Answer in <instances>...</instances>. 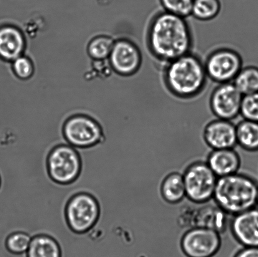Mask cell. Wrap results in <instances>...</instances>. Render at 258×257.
Segmentation results:
<instances>
[{
    "label": "cell",
    "mask_w": 258,
    "mask_h": 257,
    "mask_svg": "<svg viewBox=\"0 0 258 257\" xmlns=\"http://www.w3.org/2000/svg\"><path fill=\"white\" fill-rule=\"evenodd\" d=\"M163 78L168 92L179 99H192L206 88L207 76L204 62L191 52L164 65Z\"/></svg>",
    "instance_id": "obj_2"
},
{
    "label": "cell",
    "mask_w": 258,
    "mask_h": 257,
    "mask_svg": "<svg viewBox=\"0 0 258 257\" xmlns=\"http://www.w3.org/2000/svg\"><path fill=\"white\" fill-rule=\"evenodd\" d=\"M23 46L24 41L17 30L9 27L0 29V57L6 60L16 59Z\"/></svg>",
    "instance_id": "obj_15"
},
{
    "label": "cell",
    "mask_w": 258,
    "mask_h": 257,
    "mask_svg": "<svg viewBox=\"0 0 258 257\" xmlns=\"http://www.w3.org/2000/svg\"><path fill=\"white\" fill-rule=\"evenodd\" d=\"M240 115L245 120L258 122V92L243 96Z\"/></svg>",
    "instance_id": "obj_23"
},
{
    "label": "cell",
    "mask_w": 258,
    "mask_h": 257,
    "mask_svg": "<svg viewBox=\"0 0 258 257\" xmlns=\"http://www.w3.org/2000/svg\"><path fill=\"white\" fill-rule=\"evenodd\" d=\"M164 11L186 18L191 15L194 0H159Z\"/></svg>",
    "instance_id": "obj_22"
},
{
    "label": "cell",
    "mask_w": 258,
    "mask_h": 257,
    "mask_svg": "<svg viewBox=\"0 0 258 257\" xmlns=\"http://www.w3.org/2000/svg\"><path fill=\"white\" fill-rule=\"evenodd\" d=\"M241 158L232 148L214 150L207 160V164L217 178L237 173L241 166Z\"/></svg>",
    "instance_id": "obj_14"
},
{
    "label": "cell",
    "mask_w": 258,
    "mask_h": 257,
    "mask_svg": "<svg viewBox=\"0 0 258 257\" xmlns=\"http://www.w3.org/2000/svg\"><path fill=\"white\" fill-rule=\"evenodd\" d=\"M27 257H61L59 244L49 235H39L32 239Z\"/></svg>",
    "instance_id": "obj_16"
},
{
    "label": "cell",
    "mask_w": 258,
    "mask_h": 257,
    "mask_svg": "<svg viewBox=\"0 0 258 257\" xmlns=\"http://www.w3.org/2000/svg\"><path fill=\"white\" fill-rule=\"evenodd\" d=\"M146 43L151 55L166 64L191 52L193 35L185 18L163 10L149 22Z\"/></svg>",
    "instance_id": "obj_1"
},
{
    "label": "cell",
    "mask_w": 258,
    "mask_h": 257,
    "mask_svg": "<svg viewBox=\"0 0 258 257\" xmlns=\"http://www.w3.org/2000/svg\"><path fill=\"white\" fill-rule=\"evenodd\" d=\"M213 198L225 213L238 215L257 207L258 183L242 174L219 178Z\"/></svg>",
    "instance_id": "obj_3"
},
{
    "label": "cell",
    "mask_w": 258,
    "mask_h": 257,
    "mask_svg": "<svg viewBox=\"0 0 258 257\" xmlns=\"http://www.w3.org/2000/svg\"><path fill=\"white\" fill-rule=\"evenodd\" d=\"M235 257H258V247H244Z\"/></svg>",
    "instance_id": "obj_26"
},
{
    "label": "cell",
    "mask_w": 258,
    "mask_h": 257,
    "mask_svg": "<svg viewBox=\"0 0 258 257\" xmlns=\"http://www.w3.org/2000/svg\"><path fill=\"white\" fill-rule=\"evenodd\" d=\"M112 62L117 71L132 74L140 68L142 55L136 45L127 41L117 43L112 52Z\"/></svg>",
    "instance_id": "obj_13"
},
{
    "label": "cell",
    "mask_w": 258,
    "mask_h": 257,
    "mask_svg": "<svg viewBox=\"0 0 258 257\" xmlns=\"http://www.w3.org/2000/svg\"><path fill=\"white\" fill-rule=\"evenodd\" d=\"M2 185V180H1V177H0V187H1Z\"/></svg>",
    "instance_id": "obj_27"
},
{
    "label": "cell",
    "mask_w": 258,
    "mask_h": 257,
    "mask_svg": "<svg viewBox=\"0 0 258 257\" xmlns=\"http://www.w3.org/2000/svg\"><path fill=\"white\" fill-rule=\"evenodd\" d=\"M221 10L220 0H194L191 16L201 21H209L218 16Z\"/></svg>",
    "instance_id": "obj_20"
},
{
    "label": "cell",
    "mask_w": 258,
    "mask_h": 257,
    "mask_svg": "<svg viewBox=\"0 0 258 257\" xmlns=\"http://www.w3.org/2000/svg\"><path fill=\"white\" fill-rule=\"evenodd\" d=\"M204 64L208 78L222 84L233 81L243 67V60L236 50L224 47L212 51Z\"/></svg>",
    "instance_id": "obj_7"
},
{
    "label": "cell",
    "mask_w": 258,
    "mask_h": 257,
    "mask_svg": "<svg viewBox=\"0 0 258 257\" xmlns=\"http://www.w3.org/2000/svg\"><path fill=\"white\" fill-rule=\"evenodd\" d=\"M100 215L99 204L90 194H77L66 206V221L71 230L77 233L90 231L97 223Z\"/></svg>",
    "instance_id": "obj_5"
},
{
    "label": "cell",
    "mask_w": 258,
    "mask_h": 257,
    "mask_svg": "<svg viewBox=\"0 0 258 257\" xmlns=\"http://www.w3.org/2000/svg\"><path fill=\"white\" fill-rule=\"evenodd\" d=\"M183 176L186 196L189 200L204 203L214 197L218 178L207 163H194Z\"/></svg>",
    "instance_id": "obj_6"
},
{
    "label": "cell",
    "mask_w": 258,
    "mask_h": 257,
    "mask_svg": "<svg viewBox=\"0 0 258 257\" xmlns=\"http://www.w3.org/2000/svg\"><path fill=\"white\" fill-rule=\"evenodd\" d=\"M232 82L243 96L258 92V67L243 66Z\"/></svg>",
    "instance_id": "obj_19"
},
{
    "label": "cell",
    "mask_w": 258,
    "mask_h": 257,
    "mask_svg": "<svg viewBox=\"0 0 258 257\" xmlns=\"http://www.w3.org/2000/svg\"><path fill=\"white\" fill-rule=\"evenodd\" d=\"M181 245L187 257H213L221 248V239L218 231L197 226L184 234Z\"/></svg>",
    "instance_id": "obj_8"
},
{
    "label": "cell",
    "mask_w": 258,
    "mask_h": 257,
    "mask_svg": "<svg viewBox=\"0 0 258 257\" xmlns=\"http://www.w3.org/2000/svg\"><path fill=\"white\" fill-rule=\"evenodd\" d=\"M64 135L67 142L77 149L95 147L103 138L99 125L89 118L81 117L68 121L64 128Z\"/></svg>",
    "instance_id": "obj_10"
},
{
    "label": "cell",
    "mask_w": 258,
    "mask_h": 257,
    "mask_svg": "<svg viewBox=\"0 0 258 257\" xmlns=\"http://www.w3.org/2000/svg\"><path fill=\"white\" fill-rule=\"evenodd\" d=\"M204 139L214 150L233 148L237 143L236 126L229 120L212 121L205 128Z\"/></svg>",
    "instance_id": "obj_12"
},
{
    "label": "cell",
    "mask_w": 258,
    "mask_h": 257,
    "mask_svg": "<svg viewBox=\"0 0 258 257\" xmlns=\"http://www.w3.org/2000/svg\"><path fill=\"white\" fill-rule=\"evenodd\" d=\"M243 95L232 82L215 88L210 98V107L219 119L231 121L240 115Z\"/></svg>",
    "instance_id": "obj_9"
},
{
    "label": "cell",
    "mask_w": 258,
    "mask_h": 257,
    "mask_svg": "<svg viewBox=\"0 0 258 257\" xmlns=\"http://www.w3.org/2000/svg\"><path fill=\"white\" fill-rule=\"evenodd\" d=\"M237 141L247 152L258 150V122L244 119L236 126Z\"/></svg>",
    "instance_id": "obj_18"
},
{
    "label": "cell",
    "mask_w": 258,
    "mask_h": 257,
    "mask_svg": "<svg viewBox=\"0 0 258 257\" xmlns=\"http://www.w3.org/2000/svg\"><path fill=\"white\" fill-rule=\"evenodd\" d=\"M79 152L72 145H60L50 151L47 169L53 182L69 185L79 177L82 170Z\"/></svg>",
    "instance_id": "obj_4"
},
{
    "label": "cell",
    "mask_w": 258,
    "mask_h": 257,
    "mask_svg": "<svg viewBox=\"0 0 258 257\" xmlns=\"http://www.w3.org/2000/svg\"><path fill=\"white\" fill-rule=\"evenodd\" d=\"M31 236L24 231L13 232L5 240V246L10 253L22 254L27 252L32 241Z\"/></svg>",
    "instance_id": "obj_21"
},
{
    "label": "cell",
    "mask_w": 258,
    "mask_h": 257,
    "mask_svg": "<svg viewBox=\"0 0 258 257\" xmlns=\"http://www.w3.org/2000/svg\"><path fill=\"white\" fill-rule=\"evenodd\" d=\"M112 42L109 39H99L94 40L90 47V52L93 57L101 59L109 54L112 49Z\"/></svg>",
    "instance_id": "obj_24"
},
{
    "label": "cell",
    "mask_w": 258,
    "mask_h": 257,
    "mask_svg": "<svg viewBox=\"0 0 258 257\" xmlns=\"http://www.w3.org/2000/svg\"><path fill=\"white\" fill-rule=\"evenodd\" d=\"M232 233L244 247H258V208L235 215Z\"/></svg>",
    "instance_id": "obj_11"
},
{
    "label": "cell",
    "mask_w": 258,
    "mask_h": 257,
    "mask_svg": "<svg viewBox=\"0 0 258 257\" xmlns=\"http://www.w3.org/2000/svg\"><path fill=\"white\" fill-rule=\"evenodd\" d=\"M14 68L17 74L22 78L29 77L32 74V65L25 58H19L15 60Z\"/></svg>",
    "instance_id": "obj_25"
},
{
    "label": "cell",
    "mask_w": 258,
    "mask_h": 257,
    "mask_svg": "<svg viewBox=\"0 0 258 257\" xmlns=\"http://www.w3.org/2000/svg\"><path fill=\"white\" fill-rule=\"evenodd\" d=\"M161 194L169 203L176 204L183 200L186 196L183 176L173 173L167 176L162 184Z\"/></svg>",
    "instance_id": "obj_17"
},
{
    "label": "cell",
    "mask_w": 258,
    "mask_h": 257,
    "mask_svg": "<svg viewBox=\"0 0 258 257\" xmlns=\"http://www.w3.org/2000/svg\"><path fill=\"white\" fill-rule=\"evenodd\" d=\"M257 207L258 208V202H257Z\"/></svg>",
    "instance_id": "obj_28"
}]
</instances>
